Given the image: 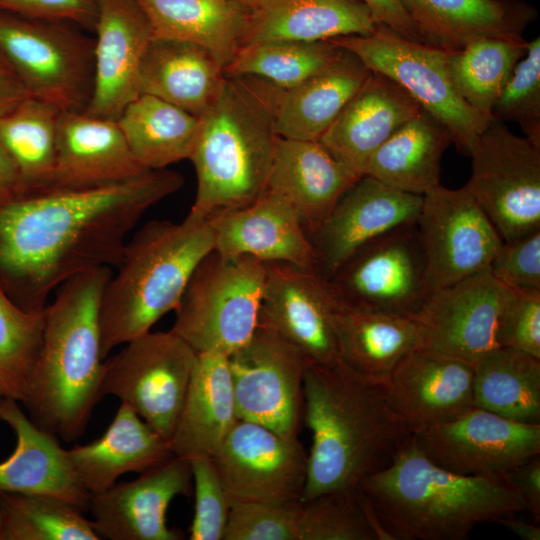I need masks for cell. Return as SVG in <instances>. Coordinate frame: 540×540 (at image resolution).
<instances>
[{"instance_id": "obj_1", "label": "cell", "mask_w": 540, "mask_h": 540, "mask_svg": "<svg viewBox=\"0 0 540 540\" xmlns=\"http://www.w3.org/2000/svg\"><path fill=\"white\" fill-rule=\"evenodd\" d=\"M183 184L180 173L164 168L97 188L1 192V287L22 309L43 311L73 277L115 268L142 216Z\"/></svg>"}, {"instance_id": "obj_2", "label": "cell", "mask_w": 540, "mask_h": 540, "mask_svg": "<svg viewBox=\"0 0 540 540\" xmlns=\"http://www.w3.org/2000/svg\"><path fill=\"white\" fill-rule=\"evenodd\" d=\"M304 423L313 442L300 501L358 487L390 465L413 438L391 407L387 380L362 374L341 360L307 366Z\"/></svg>"}, {"instance_id": "obj_3", "label": "cell", "mask_w": 540, "mask_h": 540, "mask_svg": "<svg viewBox=\"0 0 540 540\" xmlns=\"http://www.w3.org/2000/svg\"><path fill=\"white\" fill-rule=\"evenodd\" d=\"M109 267L81 273L44 308L42 343L22 401L29 419L66 442L85 432L101 387L99 305Z\"/></svg>"}, {"instance_id": "obj_4", "label": "cell", "mask_w": 540, "mask_h": 540, "mask_svg": "<svg viewBox=\"0 0 540 540\" xmlns=\"http://www.w3.org/2000/svg\"><path fill=\"white\" fill-rule=\"evenodd\" d=\"M359 487L390 540H463L480 523L526 510L506 474L446 470L431 461L414 438Z\"/></svg>"}, {"instance_id": "obj_5", "label": "cell", "mask_w": 540, "mask_h": 540, "mask_svg": "<svg viewBox=\"0 0 540 540\" xmlns=\"http://www.w3.org/2000/svg\"><path fill=\"white\" fill-rule=\"evenodd\" d=\"M200 118L189 158L197 190L187 216L207 219L246 206L265 191L279 136L265 82L256 77L225 75Z\"/></svg>"}, {"instance_id": "obj_6", "label": "cell", "mask_w": 540, "mask_h": 540, "mask_svg": "<svg viewBox=\"0 0 540 540\" xmlns=\"http://www.w3.org/2000/svg\"><path fill=\"white\" fill-rule=\"evenodd\" d=\"M213 248L208 219L189 216L149 221L127 239L100 300L102 357L175 311L193 271Z\"/></svg>"}, {"instance_id": "obj_7", "label": "cell", "mask_w": 540, "mask_h": 540, "mask_svg": "<svg viewBox=\"0 0 540 540\" xmlns=\"http://www.w3.org/2000/svg\"><path fill=\"white\" fill-rule=\"evenodd\" d=\"M265 272V263L254 257L212 250L193 271L171 331L197 354L231 355L257 327Z\"/></svg>"}, {"instance_id": "obj_8", "label": "cell", "mask_w": 540, "mask_h": 540, "mask_svg": "<svg viewBox=\"0 0 540 540\" xmlns=\"http://www.w3.org/2000/svg\"><path fill=\"white\" fill-rule=\"evenodd\" d=\"M75 24L0 12V54L30 97L85 112L94 82L95 39Z\"/></svg>"}, {"instance_id": "obj_9", "label": "cell", "mask_w": 540, "mask_h": 540, "mask_svg": "<svg viewBox=\"0 0 540 540\" xmlns=\"http://www.w3.org/2000/svg\"><path fill=\"white\" fill-rule=\"evenodd\" d=\"M355 54L372 72L382 74L407 92L449 131L457 149L469 155L491 116L469 106L455 89L447 66L448 52L409 40L378 25L368 35L328 40Z\"/></svg>"}, {"instance_id": "obj_10", "label": "cell", "mask_w": 540, "mask_h": 540, "mask_svg": "<svg viewBox=\"0 0 540 540\" xmlns=\"http://www.w3.org/2000/svg\"><path fill=\"white\" fill-rule=\"evenodd\" d=\"M341 303L415 318L433 293L416 223L396 227L353 252L323 278Z\"/></svg>"}, {"instance_id": "obj_11", "label": "cell", "mask_w": 540, "mask_h": 540, "mask_svg": "<svg viewBox=\"0 0 540 540\" xmlns=\"http://www.w3.org/2000/svg\"><path fill=\"white\" fill-rule=\"evenodd\" d=\"M464 186L504 242L540 229V146L492 118L469 155Z\"/></svg>"}, {"instance_id": "obj_12", "label": "cell", "mask_w": 540, "mask_h": 540, "mask_svg": "<svg viewBox=\"0 0 540 540\" xmlns=\"http://www.w3.org/2000/svg\"><path fill=\"white\" fill-rule=\"evenodd\" d=\"M197 353L174 332H147L104 361L102 396L127 404L170 441Z\"/></svg>"}, {"instance_id": "obj_13", "label": "cell", "mask_w": 540, "mask_h": 540, "mask_svg": "<svg viewBox=\"0 0 540 540\" xmlns=\"http://www.w3.org/2000/svg\"><path fill=\"white\" fill-rule=\"evenodd\" d=\"M228 363L238 419L298 438L304 423L305 357L276 332L257 325Z\"/></svg>"}, {"instance_id": "obj_14", "label": "cell", "mask_w": 540, "mask_h": 540, "mask_svg": "<svg viewBox=\"0 0 540 540\" xmlns=\"http://www.w3.org/2000/svg\"><path fill=\"white\" fill-rule=\"evenodd\" d=\"M211 460L230 503L301 500L308 454L298 438L238 419Z\"/></svg>"}, {"instance_id": "obj_15", "label": "cell", "mask_w": 540, "mask_h": 540, "mask_svg": "<svg viewBox=\"0 0 540 540\" xmlns=\"http://www.w3.org/2000/svg\"><path fill=\"white\" fill-rule=\"evenodd\" d=\"M416 225L433 291L487 269L503 242L465 187L426 192Z\"/></svg>"}, {"instance_id": "obj_16", "label": "cell", "mask_w": 540, "mask_h": 540, "mask_svg": "<svg viewBox=\"0 0 540 540\" xmlns=\"http://www.w3.org/2000/svg\"><path fill=\"white\" fill-rule=\"evenodd\" d=\"M413 438L431 461L462 475H505L540 455V423L515 421L475 406Z\"/></svg>"}, {"instance_id": "obj_17", "label": "cell", "mask_w": 540, "mask_h": 540, "mask_svg": "<svg viewBox=\"0 0 540 540\" xmlns=\"http://www.w3.org/2000/svg\"><path fill=\"white\" fill-rule=\"evenodd\" d=\"M258 324L293 345L309 364L339 359L333 324L334 298L314 270L285 262L265 263Z\"/></svg>"}, {"instance_id": "obj_18", "label": "cell", "mask_w": 540, "mask_h": 540, "mask_svg": "<svg viewBox=\"0 0 540 540\" xmlns=\"http://www.w3.org/2000/svg\"><path fill=\"white\" fill-rule=\"evenodd\" d=\"M507 291L489 267L433 291L414 318L421 329L422 348L474 365L497 347V323Z\"/></svg>"}, {"instance_id": "obj_19", "label": "cell", "mask_w": 540, "mask_h": 540, "mask_svg": "<svg viewBox=\"0 0 540 540\" xmlns=\"http://www.w3.org/2000/svg\"><path fill=\"white\" fill-rule=\"evenodd\" d=\"M190 460L172 456L132 481L115 483L91 494L88 509L100 539L180 540L166 523L169 504L192 488Z\"/></svg>"}, {"instance_id": "obj_20", "label": "cell", "mask_w": 540, "mask_h": 540, "mask_svg": "<svg viewBox=\"0 0 540 540\" xmlns=\"http://www.w3.org/2000/svg\"><path fill=\"white\" fill-rule=\"evenodd\" d=\"M422 199L423 195L397 190L369 175L360 177L309 236L316 272L326 278L367 242L396 227L416 223Z\"/></svg>"}, {"instance_id": "obj_21", "label": "cell", "mask_w": 540, "mask_h": 540, "mask_svg": "<svg viewBox=\"0 0 540 540\" xmlns=\"http://www.w3.org/2000/svg\"><path fill=\"white\" fill-rule=\"evenodd\" d=\"M96 5L94 82L84 113L117 120L140 96V67L153 33L135 0H96Z\"/></svg>"}, {"instance_id": "obj_22", "label": "cell", "mask_w": 540, "mask_h": 540, "mask_svg": "<svg viewBox=\"0 0 540 540\" xmlns=\"http://www.w3.org/2000/svg\"><path fill=\"white\" fill-rule=\"evenodd\" d=\"M473 384V364L420 347L390 374L387 394L391 407L414 435L474 407Z\"/></svg>"}, {"instance_id": "obj_23", "label": "cell", "mask_w": 540, "mask_h": 540, "mask_svg": "<svg viewBox=\"0 0 540 540\" xmlns=\"http://www.w3.org/2000/svg\"><path fill=\"white\" fill-rule=\"evenodd\" d=\"M207 219L213 250L221 255H246L264 263L285 262L315 270L309 235L290 205L267 189L252 203L217 212Z\"/></svg>"}, {"instance_id": "obj_24", "label": "cell", "mask_w": 540, "mask_h": 540, "mask_svg": "<svg viewBox=\"0 0 540 540\" xmlns=\"http://www.w3.org/2000/svg\"><path fill=\"white\" fill-rule=\"evenodd\" d=\"M147 171L132 154L116 120L61 111L56 164L48 186L97 188L134 179Z\"/></svg>"}, {"instance_id": "obj_25", "label": "cell", "mask_w": 540, "mask_h": 540, "mask_svg": "<svg viewBox=\"0 0 540 540\" xmlns=\"http://www.w3.org/2000/svg\"><path fill=\"white\" fill-rule=\"evenodd\" d=\"M359 178L319 140L279 137L266 189L290 205L310 236Z\"/></svg>"}, {"instance_id": "obj_26", "label": "cell", "mask_w": 540, "mask_h": 540, "mask_svg": "<svg viewBox=\"0 0 540 540\" xmlns=\"http://www.w3.org/2000/svg\"><path fill=\"white\" fill-rule=\"evenodd\" d=\"M420 109L395 82L372 72L319 141L362 177L373 153Z\"/></svg>"}, {"instance_id": "obj_27", "label": "cell", "mask_w": 540, "mask_h": 540, "mask_svg": "<svg viewBox=\"0 0 540 540\" xmlns=\"http://www.w3.org/2000/svg\"><path fill=\"white\" fill-rule=\"evenodd\" d=\"M0 419L16 435L14 451L0 462V492L50 495L87 510L90 494L57 437L36 426L14 399H0Z\"/></svg>"}, {"instance_id": "obj_28", "label": "cell", "mask_w": 540, "mask_h": 540, "mask_svg": "<svg viewBox=\"0 0 540 540\" xmlns=\"http://www.w3.org/2000/svg\"><path fill=\"white\" fill-rule=\"evenodd\" d=\"M372 71L342 48L324 69L299 85L281 89L265 81L279 137L319 140Z\"/></svg>"}, {"instance_id": "obj_29", "label": "cell", "mask_w": 540, "mask_h": 540, "mask_svg": "<svg viewBox=\"0 0 540 540\" xmlns=\"http://www.w3.org/2000/svg\"><path fill=\"white\" fill-rule=\"evenodd\" d=\"M422 43L447 52L482 37L520 38L536 10L519 0H401Z\"/></svg>"}, {"instance_id": "obj_30", "label": "cell", "mask_w": 540, "mask_h": 540, "mask_svg": "<svg viewBox=\"0 0 540 540\" xmlns=\"http://www.w3.org/2000/svg\"><path fill=\"white\" fill-rule=\"evenodd\" d=\"M238 421L228 356L199 353L170 438L174 456L211 459Z\"/></svg>"}, {"instance_id": "obj_31", "label": "cell", "mask_w": 540, "mask_h": 540, "mask_svg": "<svg viewBox=\"0 0 540 540\" xmlns=\"http://www.w3.org/2000/svg\"><path fill=\"white\" fill-rule=\"evenodd\" d=\"M376 26L361 0H257L249 7L241 48L276 40L368 35Z\"/></svg>"}, {"instance_id": "obj_32", "label": "cell", "mask_w": 540, "mask_h": 540, "mask_svg": "<svg viewBox=\"0 0 540 540\" xmlns=\"http://www.w3.org/2000/svg\"><path fill=\"white\" fill-rule=\"evenodd\" d=\"M67 455L90 495L107 490L123 474L142 473L174 456L170 441L125 403L100 438L74 446Z\"/></svg>"}, {"instance_id": "obj_33", "label": "cell", "mask_w": 540, "mask_h": 540, "mask_svg": "<svg viewBox=\"0 0 540 540\" xmlns=\"http://www.w3.org/2000/svg\"><path fill=\"white\" fill-rule=\"evenodd\" d=\"M225 78L221 62L195 43L153 37L140 67V95L148 94L201 117Z\"/></svg>"}, {"instance_id": "obj_34", "label": "cell", "mask_w": 540, "mask_h": 540, "mask_svg": "<svg viewBox=\"0 0 540 540\" xmlns=\"http://www.w3.org/2000/svg\"><path fill=\"white\" fill-rule=\"evenodd\" d=\"M333 298L339 359L352 369L388 380L404 357L422 347L421 329L414 318L358 309Z\"/></svg>"}, {"instance_id": "obj_35", "label": "cell", "mask_w": 540, "mask_h": 540, "mask_svg": "<svg viewBox=\"0 0 540 540\" xmlns=\"http://www.w3.org/2000/svg\"><path fill=\"white\" fill-rule=\"evenodd\" d=\"M153 37L208 49L225 68L241 49L249 8L234 0H135Z\"/></svg>"}, {"instance_id": "obj_36", "label": "cell", "mask_w": 540, "mask_h": 540, "mask_svg": "<svg viewBox=\"0 0 540 540\" xmlns=\"http://www.w3.org/2000/svg\"><path fill=\"white\" fill-rule=\"evenodd\" d=\"M451 143L447 128L421 108L373 153L364 175L397 190L424 195L440 185L441 159Z\"/></svg>"}, {"instance_id": "obj_37", "label": "cell", "mask_w": 540, "mask_h": 540, "mask_svg": "<svg viewBox=\"0 0 540 540\" xmlns=\"http://www.w3.org/2000/svg\"><path fill=\"white\" fill-rule=\"evenodd\" d=\"M136 160L148 170L189 159L201 118L158 97L141 94L116 120Z\"/></svg>"}, {"instance_id": "obj_38", "label": "cell", "mask_w": 540, "mask_h": 540, "mask_svg": "<svg viewBox=\"0 0 540 540\" xmlns=\"http://www.w3.org/2000/svg\"><path fill=\"white\" fill-rule=\"evenodd\" d=\"M474 406L525 423H540V359L496 347L474 363Z\"/></svg>"}, {"instance_id": "obj_39", "label": "cell", "mask_w": 540, "mask_h": 540, "mask_svg": "<svg viewBox=\"0 0 540 540\" xmlns=\"http://www.w3.org/2000/svg\"><path fill=\"white\" fill-rule=\"evenodd\" d=\"M61 111L52 103L28 97L0 120V144L17 168L19 188L50 184Z\"/></svg>"}, {"instance_id": "obj_40", "label": "cell", "mask_w": 540, "mask_h": 540, "mask_svg": "<svg viewBox=\"0 0 540 540\" xmlns=\"http://www.w3.org/2000/svg\"><path fill=\"white\" fill-rule=\"evenodd\" d=\"M527 46L523 37H482L460 50L448 52V72L458 94L473 109L491 116Z\"/></svg>"}, {"instance_id": "obj_41", "label": "cell", "mask_w": 540, "mask_h": 540, "mask_svg": "<svg viewBox=\"0 0 540 540\" xmlns=\"http://www.w3.org/2000/svg\"><path fill=\"white\" fill-rule=\"evenodd\" d=\"M82 512L50 495L0 492V540H99Z\"/></svg>"}, {"instance_id": "obj_42", "label": "cell", "mask_w": 540, "mask_h": 540, "mask_svg": "<svg viewBox=\"0 0 540 540\" xmlns=\"http://www.w3.org/2000/svg\"><path fill=\"white\" fill-rule=\"evenodd\" d=\"M341 50L330 41H268L241 48L224 73L232 77H256L289 89L324 69Z\"/></svg>"}, {"instance_id": "obj_43", "label": "cell", "mask_w": 540, "mask_h": 540, "mask_svg": "<svg viewBox=\"0 0 540 540\" xmlns=\"http://www.w3.org/2000/svg\"><path fill=\"white\" fill-rule=\"evenodd\" d=\"M300 540H390L361 488L301 501Z\"/></svg>"}, {"instance_id": "obj_44", "label": "cell", "mask_w": 540, "mask_h": 540, "mask_svg": "<svg viewBox=\"0 0 540 540\" xmlns=\"http://www.w3.org/2000/svg\"><path fill=\"white\" fill-rule=\"evenodd\" d=\"M43 311L22 309L0 285L1 398L24 399L42 343Z\"/></svg>"}, {"instance_id": "obj_45", "label": "cell", "mask_w": 540, "mask_h": 540, "mask_svg": "<svg viewBox=\"0 0 540 540\" xmlns=\"http://www.w3.org/2000/svg\"><path fill=\"white\" fill-rule=\"evenodd\" d=\"M492 118L520 125L524 137L540 146V38L528 42L491 111Z\"/></svg>"}, {"instance_id": "obj_46", "label": "cell", "mask_w": 540, "mask_h": 540, "mask_svg": "<svg viewBox=\"0 0 540 540\" xmlns=\"http://www.w3.org/2000/svg\"><path fill=\"white\" fill-rule=\"evenodd\" d=\"M300 505L232 502L223 540H300Z\"/></svg>"}, {"instance_id": "obj_47", "label": "cell", "mask_w": 540, "mask_h": 540, "mask_svg": "<svg viewBox=\"0 0 540 540\" xmlns=\"http://www.w3.org/2000/svg\"><path fill=\"white\" fill-rule=\"evenodd\" d=\"M195 494L190 540H223L230 501L208 458L190 460Z\"/></svg>"}, {"instance_id": "obj_48", "label": "cell", "mask_w": 540, "mask_h": 540, "mask_svg": "<svg viewBox=\"0 0 540 540\" xmlns=\"http://www.w3.org/2000/svg\"><path fill=\"white\" fill-rule=\"evenodd\" d=\"M496 344L540 359V292L508 289L498 318Z\"/></svg>"}, {"instance_id": "obj_49", "label": "cell", "mask_w": 540, "mask_h": 540, "mask_svg": "<svg viewBox=\"0 0 540 540\" xmlns=\"http://www.w3.org/2000/svg\"><path fill=\"white\" fill-rule=\"evenodd\" d=\"M489 269L509 290L540 292V229L512 241H503Z\"/></svg>"}, {"instance_id": "obj_50", "label": "cell", "mask_w": 540, "mask_h": 540, "mask_svg": "<svg viewBox=\"0 0 540 540\" xmlns=\"http://www.w3.org/2000/svg\"><path fill=\"white\" fill-rule=\"evenodd\" d=\"M0 12L69 22L94 31L97 5L96 0H0Z\"/></svg>"}, {"instance_id": "obj_51", "label": "cell", "mask_w": 540, "mask_h": 540, "mask_svg": "<svg viewBox=\"0 0 540 540\" xmlns=\"http://www.w3.org/2000/svg\"><path fill=\"white\" fill-rule=\"evenodd\" d=\"M522 495L526 510L540 520V457L536 456L506 474Z\"/></svg>"}, {"instance_id": "obj_52", "label": "cell", "mask_w": 540, "mask_h": 540, "mask_svg": "<svg viewBox=\"0 0 540 540\" xmlns=\"http://www.w3.org/2000/svg\"><path fill=\"white\" fill-rule=\"evenodd\" d=\"M361 1L369 8L378 25L386 26L409 40L421 42L401 0Z\"/></svg>"}, {"instance_id": "obj_53", "label": "cell", "mask_w": 540, "mask_h": 540, "mask_svg": "<svg viewBox=\"0 0 540 540\" xmlns=\"http://www.w3.org/2000/svg\"><path fill=\"white\" fill-rule=\"evenodd\" d=\"M28 97L20 79L0 54V120Z\"/></svg>"}, {"instance_id": "obj_54", "label": "cell", "mask_w": 540, "mask_h": 540, "mask_svg": "<svg viewBox=\"0 0 540 540\" xmlns=\"http://www.w3.org/2000/svg\"><path fill=\"white\" fill-rule=\"evenodd\" d=\"M19 186V174L17 168L0 144V193L9 191Z\"/></svg>"}, {"instance_id": "obj_55", "label": "cell", "mask_w": 540, "mask_h": 540, "mask_svg": "<svg viewBox=\"0 0 540 540\" xmlns=\"http://www.w3.org/2000/svg\"><path fill=\"white\" fill-rule=\"evenodd\" d=\"M513 534L523 540H539L540 527L533 524L517 520L513 516L502 518L498 521Z\"/></svg>"}, {"instance_id": "obj_56", "label": "cell", "mask_w": 540, "mask_h": 540, "mask_svg": "<svg viewBox=\"0 0 540 540\" xmlns=\"http://www.w3.org/2000/svg\"><path fill=\"white\" fill-rule=\"evenodd\" d=\"M234 1H236V2H238V3H240V4H242V5H244V6H246V7L249 8V7H250L253 3H255L257 0H234Z\"/></svg>"}, {"instance_id": "obj_57", "label": "cell", "mask_w": 540, "mask_h": 540, "mask_svg": "<svg viewBox=\"0 0 540 540\" xmlns=\"http://www.w3.org/2000/svg\"><path fill=\"white\" fill-rule=\"evenodd\" d=\"M0 399H1V397H0Z\"/></svg>"}]
</instances>
